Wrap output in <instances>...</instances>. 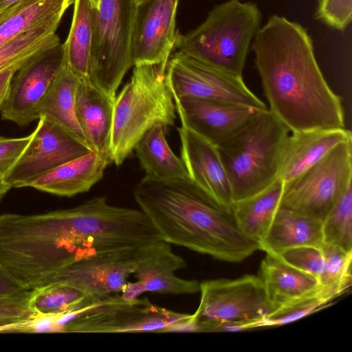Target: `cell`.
<instances>
[{"label": "cell", "mask_w": 352, "mask_h": 352, "mask_svg": "<svg viewBox=\"0 0 352 352\" xmlns=\"http://www.w3.org/2000/svg\"><path fill=\"white\" fill-rule=\"evenodd\" d=\"M19 69L13 67L0 73V111L8 96L12 78Z\"/></svg>", "instance_id": "obj_37"}, {"label": "cell", "mask_w": 352, "mask_h": 352, "mask_svg": "<svg viewBox=\"0 0 352 352\" xmlns=\"http://www.w3.org/2000/svg\"><path fill=\"white\" fill-rule=\"evenodd\" d=\"M92 6L97 10L100 0H89Z\"/></svg>", "instance_id": "obj_40"}, {"label": "cell", "mask_w": 352, "mask_h": 352, "mask_svg": "<svg viewBox=\"0 0 352 352\" xmlns=\"http://www.w3.org/2000/svg\"><path fill=\"white\" fill-rule=\"evenodd\" d=\"M80 79L64 63L38 107L44 116L87 142L76 117V93Z\"/></svg>", "instance_id": "obj_26"}, {"label": "cell", "mask_w": 352, "mask_h": 352, "mask_svg": "<svg viewBox=\"0 0 352 352\" xmlns=\"http://www.w3.org/2000/svg\"><path fill=\"white\" fill-rule=\"evenodd\" d=\"M252 49L269 110L289 131L345 128L340 98L325 80L304 27L272 15Z\"/></svg>", "instance_id": "obj_1"}, {"label": "cell", "mask_w": 352, "mask_h": 352, "mask_svg": "<svg viewBox=\"0 0 352 352\" xmlns=\"http://www.w3.org/2000/svg\"><path fill=\"white\" fill-rule=\"evenodd\" d=\"M261 21V13L256 3L228 0L215 6L195 30L185 35L176 34L174 47L177 52L242 76Z\"/></svg>", "instance_id": "obj_5"}, {"label": "cell", "mask_w": 352, "mask_h": 352, "mask_svg": "<svg viewBox=\"0 0 352 352\" xmlns=\"http://www.w3.org/2000/svg\"><path fill=\"white\" fill-rule=\"evenodd\" d=\"M112 163L109 153L91 151L70 160L33 182L30 187L63 197L89 191Z\"/></svg>", "instance_id": "obj_20"}, {"label": "cell", "mask_w": 352, "mask_h": 352, "mask_svg": "<svg viewBox=\"0 0 352 352\" xmlns=\"http://www.w3.org/2000/svg\"><path fill=\"white\" fill-rule=\"evenodd\" d=\"M168 60L134 65L130 80L115 97L110 156L116 166L153 126L175 125L176 106L166 77Z\"/></svg>", "instance_id": "obj_3"}, {"label": "cell", "mask_w": 352, "mask_h": 352, "mask_svg": "<svg viewBox=\"0 0 352 352\" xmlns=\"http://www.w3.org/2000/svg\"><path fill=\"white\" fill-rule=\"evenodd\" d=\"M89 298L71 285L52 282L32 289L29 306L41 318H58L76 311Z\"/></svg>", "instance_id": "obj_29"}, {"label": "cell", "mask_w": 352, "mask_h": 352, "mask_svg": "<svg viewBox=\"0 0 352 352\" xmlns=\"http://www.w3.org/2000/svg\"><path fill=\"white\" fill-rule=\"evenodd\" d=\"M22 0H0V10Z\"/></svg>", "instance_id": "obj_39"}, {"label": "cell", "mask_w": 352, "mask_h": 352, "mask_svg": "<svg viewBox=\"0 0 352 352\" xmlns=\"http://www.w3.org/2000/svg\"><path fill=\"white\" fill-rule=\"evenodd\" d=\"M146 0H134L135 5H139L140 3L145 1Z\"/></svg>", "instance_id": "obj_41"}, {"label": "cell", "mask_w": 352, "mask_h": 352, "mask_svg": "<svg viewBox=\"0 0 352 352\" xmlns=\"http://www.w3.org/2000/svg\"><path fill=\"white\" fill-rule=\"evenodd\" d=\"M32 133L19 138L0 136V177H4L15 164L30 142Z\"/></svg>", "instance_id": "obj_35"}, {"label": "cell", "mask_w": 352, "mask_h": 352, "mask_svg": "<svg viewBox=\"0 0 352 352\" xmlns=\"http://www.w3.org/2000/svg\"><path fill=\"white\" fill-rule=\"evenodd\" d=\"M352 184V140L342 142L318 162L284 183L279 208L323 221Z\"/></svg>", "instance_id": "obj_9"}, {"label": "cell", "mask_w": 352, "mask_h": 352, "mask_svg": "<svg viewBox=\"0 0 352 352\" xmlns=\"http://www.w3.org/2000/svg\"><path fill=\"white\" fill-rule=\"evenodd\" d=\"M324 244L352 251V184L342 193L322 221Z\"/></svg>", "instance_id": "obj_31"}, {"label": "cell", "mask_w": 352, "mask_h": 352, "mask_svg": "<svg viewBox=\"0 0 352 352\" xmlns=\"http://www.w3.org/2000/svg\"><path fill=\"white\" fill-rule=\"evenodd\" d=\"M323 245L322 221L279 208L259 246L265 253L278 254L296 247Z\"/></svg>", "instance_id": "obj_23"}, {"label": "cell", "mask_w": 352, "mask_h": 352, "mask_svg": "<svg viewBox=\"0 0 352 352\" xmlns=\"http://www.w3.org/2000/svg\"><path fill=\"white\" fill-rule=\"evenodd\" d=\"M275 255L287 264L314 276L318 281L324 264L322 248L300 246L285 250Z\"/></svg>", "instance_id": "obj_33"}, {"label": "cell", "mask_w": 352, "mask_h": 352, "mask_svg": "<svg viewBox=\"0 0 352 352\" xmlns=\"http://www.w3.org/2000/svg\"><path fill=\"white\" fill-rule=\"evenodd\" d=\"M316 17L327 25L344 30L352 19V0H319Z\"/></svg>", "instance_id": "obj_34"}, {"label": "cell", "mask_w": 352, "mask_h": 352, "mask_svg": "<svg viewBox=\"0 0 352 352\" xmlns=\"http://www.w3.org/2000/svg\"><path fill=\"white\" fill-rule=\"evenodd\" d=\"M167 127L156 124L138 142L133 151L145 176L157 180L190 179L182 158L171 150L166 138Z\"/></svg>", "instance_id": "obj_24"}, {"label": "cell", "mask_w": 352, "mask_h": 352, "mask_svg": "<svg viewBox=\"0 0 352 352\" xmlns=\"http://www.w3.org/2000/svg\"><path fill=\"white\" fill-rule=\"evenodd\" d=\"M148 244L89 254L58 272L48 283H63L96 299L120 294Z\"/></svg>", "instance_id": "obj_11"}, {"label": "cell", "mask_w": 352, "mask_h": 352, "mask_svg": "<svg viewBox=\"0 0 352 352\" xmlns=\"http://www.w3.org/2000/svg\"><path fill=\"white\" fill-rule=\"evenodd\" d=\"M199 306L188 331H240L256 328L273 311L258 276L200 282Z\"/></svg>", "instance_id": "obj_6"}, {"label": "cell", "mask_w": 352, "mask_h": 352, "mask_svg": "<svg viewBox=\"0 0 352 352\" xmlns=\"http://www.w3.org/2000/svg\"><path fill=\"white\" fill-rule=\"evenodd\" d=\"M56 30L53 26L34 28L0 46V73L10 68L21 69L60 45Z\"/></svg>", "instance_id": "obj_28"}, {"label": "cell", "mask_w": 352, "mask_h": 352, "mask_svg": "<svg viewBox=\"0 0 352 352\" xmlns=\"http://www.w3.org/2000/svg\"><path fill=\"white\" fill-rule=\"evenodd\" d=\"M186 267L185 260L175 253L171 244L160 240L148 244L129 281L120 295L129 300L144 292L186 295L199 292L200 282L182 278L176 272Z\"/></svg>", "instance_id": "obj_15"}, {"label": "cell", "mask_w": 352, "mask_h": 352, "mask_svg": "<svg viewBox=\"0 0 352 352\" xmlns=\"http://www.w3.org/2000/svg\"><path fill=\"white\" fill-rule=\"evenodd\" d=\"M135 202L162 239L215 259L240 263L259 244L243 234L233 210L190 179L157 180L144 176L133 191Z\"/></svg>", "instance_id": "obj_2"}, {"label": "cell", "mask_w": 352, "mask_h": 352, "mask_svg": "<svg viewBox=\"0 0 352 352\" xmlns=\"http://www.w3.org/2000/svg\"><path fill=\"white\" fill-rule=\"evenodd\" d=\"M10 188L11 187L5 182L3 178L0 177V201Z\"/></svg>", "instance_id": "obj_38"}, {"label": "cell", "mask_w": 352, "mask_h": 352, "mask_svg": "<svg viewBox=\"0 0 352 352\" xmlns=\"http://www.w3.org/2000/svg\"><path fill=\"white\" fill-rule=\"evenodd\" d=\"M173 98L181 122L215 146L234 135L264 111L217 100L188 96Z\"/></svg>", "instance_id": "obj_16"}, {"label": "cell", "mask_w": 352, "mask_h": 352, "mask_svg": "<svg viewBox=\"0 0 352 352\" xmlns=\"http://www.w3.org/2000/svg\"><path fill=\"white\" fill-rule=\"evenodd\" d=\"M134 0H100L95 11L89 80L111 98L133 66Z\"/></svg>", "instance_id": "obj_8"}, {"label": "cell", "mask_w": 352, "mask_h": 352, "mask_svg": "<svg viewBox=\"0 0 352 352\" xmlns=\"http://www.w3.org/2000/svg\"><path fill=\"white\" fill-rule=\"evenodd\" d=\"M322 251L324 264L318 283L322 296L330 302L351 286L352 251L329 244H324Z\"/></svg>", "instance_id": "obj_30"}, {"label": "cell", "mask_w": 352, "mask_h": 352, "mask_svg": "<svg viewBox=\"0 0 352 352\" xmlns=\"http://www.w3.org/2000/svg\"><path fill=\"white\" fill-rule=\"evenodd\" d=\"M72 25L62 44L63 62L79 78L89 80L96 8L89 0H74Z\"/></svg>", "instance_id": "obj_27"}, {"label": "cell", "mask_w": 352, "mask_h": 352, "mask_svg": "<svg viewBox=\"0 0 352 352\" xmlns=\"http://www.w3.org/2000/svg\"><path fill=\"white\" fill-rule=\"evenodd\" d=\"M288 128L268 109L217 146L234 202L263 190L278 178Z\"/></svg>", "instance_id": "obj_4"}, {"label": "cell", "mask_w": 352, "mask_h": 352, "mask_svg": "<svg viewBox=\"0 0 352 352\" xmlns=\"http://www.w3.org/2000/svg\"><path fill=\"white\" fill-rule=\"evenodd\" d=\"M26 289L0 265V296Z\"/></svg>", "instance_id": "obj_36"}, {"label": "cell", "mask_w": 352, "mask_h": 352, "mask_svg": "<svg viewBox=\"0 0 352 352\" xmlns=\"http://www.w3.org/2000/svg\"><path fill=\"white\" fill-rule=\"evenodd\" d=\"M166 77L175 98L217 100L267 109L246 86L242 76L219 70L179 52L168 60Z\"/></svg>", "instance_id": "obj_10"}, {"label": "cell", "mask_w": 352, "mask_h": 352, "mask_svg": "<svg viewBox=\"0 0 352 352\" xmlns=\"http://www.w3.org/2000/svg\"><path fill=\"white\" fill-rule=\"evenodd\" d=\"M280 155L278 178L287 182L318 162L338 144L352 140L343 129H314L292 132Z\"/></svg>", "instance_id": "obj_19"}, {"label": "cell", "mask_w": 352, "mask_h": 352, "mask_svg": "<svg viewBox=\"0 0 352 352\" xmlns=\"http://www.w3.org/2000/svg\"><path fill=\"white\" fill-rule=\"evenodd\" d=\"M258 276L273 309L270 316L314 298L329 302L322 296L316 278L287 264L277 255L266 253Z\"/></svg>", "instance_id": "obj_18"}, {"label": "cell", "mask_w": 352, "mask_h": 352, "mask_svg": "<svg viewBox=\"0 0 352 352\" xmlns=\"http://www.w3.org/2000/svg\"><path fill=\"white\" fill-rule=\"evenodd\" d=\"M73 0H22L0 10V46L43 26L58 28Z\"/></svg>", "instance_id": "obj_22"}, {"label": "cell", "mask_w": 352, "mask_h": 352, "mask_svg": "<svg viewBox=\"0 0 352 352\" xmlns=\"http://www.w3.org/2000/svg\"><path fill=\"white\" fill-rule=\"evenodd\" d=\"M32 289L0 296V331L28 330L44 318L30 308Z\"/></svg>", "instance_id": "obj_32"}, {"label": "cell", "mask_w": 352, "mask_h": 352, "mask_svg": "<svg viewBox=\"0 0 352 352\" xmlns=\"http://www.w3.org/2000/svg\"><path fill=\"white\" fill-rule=\"evenodd\" d=\"M114 99L89 80L80 79L76 93V117L94 151L110 155Z\"/></svg>", "instance_id": "obj_21"}, {"label": "cell", "mask_w": 352, "mask_h": 352, "mask_svg": "<svg viewBox=\"0 0 352 352\" xmlns=\"http://www.w3.org/2000/svg\"><path fill=\"white\" fill-rule=\"evenodd\" d=\"M63 65L62 45L43 53L17 72L1 108L3 120L26 126L38 119V107Z\"/></svg>", "instance_id": "obj_13"}, {"label": "cell", "mask_w": 352, "mask_h": 352, "mask_svg": "<svg viewBox=\"0 0 352 352\" xmlns=\"http://www.w3.org/2000/svg\"><path fill=\"white\" fill-rule=\"evenodd\" d=\"M283 186L284 182L278 178L258 193L233 204V213L239 228L258 244L279 209Z\"/></svg>", "instance_id": "obj_25"}, {"label": "cell", "mask_w": 352, "mask_h": 352, "mask_svg": "<svg viewBox=\"0 0 352 352\" xmlns=\"http://www.w3.org/2000/svg\"><path fill=\"white\" fill-rule=\"evenodd\" d=\"M178 0H146L136 5L131 35L133 66L169 59L174 47Z\"/></svg>", "instance_id": "obj_14"}, {"label": "cell", "mask_w": 352, "mask_h": 352, "mask_svg": "<svg viewBox=\"0 0 352 352\" xmlns=\"http://www.w3.org/2000/svg\"><path fill=\"white\" fill-rule=\"evenodd\" d=\"M191 314L153 304L147 298L126 299L120 294L91 299L54 323L72 333L168 332L184 331Z\"/></svg>", "instance_id": "obj_7"}, {"label": "cell", "mask_w": 352, "mask_h": 352, "mask_svg": "<svg viewBox=\"0 0 352 352\" xmlns=\"http://www.w3.org/2000/svg\"><path fill=\"white\" fill-rule=\"evenodd\" d=\"M32 138L3 177L11 188L30 186L58 166L94 151L89 144L44 116L38 118Z\"/></svg>", "instance_id": "obj_12"}, {"label": "cell", "mask_w": 352, "mask_h": 352, "mask_svg": "<svg viewBox=\"0 0 352 352\" xmlns=\"http://www.w3.org/2000/svg\"><path fill=\"white\" fill-rule=\"evenodd\" d=\"M181 158L189 178L225 208L233 210L230 184L217 146L181 122Z\"/></svg>", "instance_id": "obj_17"}]
</instances>
